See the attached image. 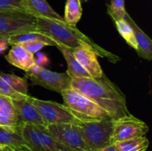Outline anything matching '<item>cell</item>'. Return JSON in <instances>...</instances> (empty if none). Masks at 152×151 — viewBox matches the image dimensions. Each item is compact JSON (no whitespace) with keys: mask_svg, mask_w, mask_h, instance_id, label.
Segmentation results:
<instances>
[{"mask_svg":"<svg viewBox=\"0 0 152 151\" xmlns=\"http://www.w3.org/2000/svg\"><path fill=\"white\" fill-rule=\"evenodd\" d=\"M5 59L13 66L27 72L36 64L34 54L28 52L21 44H13L5 56Z\"/></svg>","mask_w":152,"mask_h":151,"instance_id":"5bb4252c","label":"cell"},{"mask_svg":"<svg viewBox=\"0 0 152 151\" xmlns=\"http://www.w3.org/2000/svg\"><path fill=\"white\" fill-rule=\"evenodd\" d=\"M32 84L39 85L50 90L60 93L71 87V78L67 73H56L35 64L25 74Z\"/></svg>","mask_w":152,"mask_h":151,"instance_id":"ba28073f","label":"cell"},{"mask_svg":"<svg viewBox=\"0 0 152 151\" xmlns=\"http://www.w3.org/2000/svg\"><path fill=\"white\" fill-rule=\"evenodd\" d=\"M73 54L80 65L88 73L91 78H99L103 71L97 60V56L88 48L78 47L72 49Z\"/></svg>","mask_w":152,"mask_h":151,"instance_id":"4fadbf2b","label":"cell"},{"mask_svg":"<svg viewBox=\"0 0 152 151\" xmlns=\"http://www.w3.org/2000/svg\"><path fill=\"white\" fill-rule=\"evenodd\" d=\"M37 57H38L37 59H35V62L37 65H39V66L42 67V65H46L48 62V59L44 53H39L37 54Z\"/></svg>","mask_w":152,"mask_h":151,"instance_id":"4316f807","label":"cell"},{"mask_svg":"<svg viewBox=\"0 0 152 151\" xmlns=\"http://www.w3.org/2000/svg\"><path fill=\"white\" fill-rule=\"evenodd\" d=\"M148 132V127L146 123L130 114L113 120L111 143L145 136Z\"/></svg>","mask_w":152,"mask_h":151,"instance_id":"30bf717a","label":"cell"},{"mask_svg":"<svg viewBox=\"0 0 152 151\" xmlns=\"http://www.w3.org/2000/svg\"><path fill=\"white\" fill-rule=\"evenodd\" d=\"M45 130L72 151H89L79 124L71 123L48 124Z\"/></svg>","mask_w":152,"mask_h":151,"instance_id":"9c48e42d","label":"cell"},{"mask_svg":"<svg viewBox=\"0 0 152 151\" xmlns=\"http://www.w3.org/2000/svg\"><path fill=\"white\" fill-rule=\"evenodd\" d=\"M32 41H41L46 43L48 46H56V43L46 36L39 31H29V32L22 33L17 34V35L12 36L8 38V43L10 45L13 44H22L25 42Z\"/></svg>","mask_w":152,"mask_h":151,"instance_id":"d6986e66","label":"cell"},{"mask_svg":"<svg viewBox=\"0 0 152 151\" xmlns=\"http://www.w3.org/2000/svg\"><path fill=\"white\" fill-rule=\"evenodd\" d=\"M22 7L25 12L37 18L64 21V18L53 10L46 0H22Z\"/></svg>","mask_w":152,"mask_h":151,"instance_id":"9a60e30c","label":"cell"},{"mask_svg":"<svg viewBox=\"0 0 152 151\" xmlns=\"http://www.w3.org/2000/svg\"><path fill=\"white\" fill-rule=\"evenodd\" d=\"M28 84L25 78L14 74H0V95L12 100H22L28 96Z\"/></svg>","mask_w":152,"mask_h":151,"instance_id":"8fae6325","label":"cell"},{"mask_svg":"<svg viewBox=\"0 0 152 151\" xmlns=\"http://www.w3.org/2000/svg\"><path fill=\"white\" fill-rule=\"evenodd\" d=\"M0 126L18 130L19 119L12 99L0 95Z\"/></svg>","mask_w":152,"mask_h":151,"instance_id":"e0dca14e","label":"cell"},{"mask_svg":"<svg viewBox=\"0 0 152 151\" xmlns=\"http://www.w3.org/2000/svg\"><path fill=\"white\" fill-rule=\"evenodd\" d=\"M37 30V18L24 10L0 11V35L10 37Z\"/></svg>","mask_w":152,"mask_h":151,"instance_id":"8992f818","label":"cell"},{"mask_svg":"<svg viewBox=\"0 0 152 151\" xmlns=\"http://www.w3.org/2000/svg\"><path fill=\"white\" fill-rule=\"evenodd\" d=\"M114 22L115 23L116 28H117L119 33L123 37V39L130 47L137 50V44L136 39H135L134 35L133 30L130 25L124 19H121V20L114 21Z\"/></svg>","mask_w":152,"mask_h":151,"instance_id":"603a6c76","label":"cell"},{"mask_svg":"<svg viewBox=\"0 0 152 151\" xmlns=\"http://www.w3.org/2000/svg\"><path fill=\"white\" fill-rule=\"evenodd\" d=\"M0 146H9L27 150L25 142L18 130L0 126Z\"/></svg>","mask_w":152,"mask_h":151,"instance_id":"ffe728a7","label":"cell"},{"mask_svg":"<svg viewBox=\"0 0 152 151\" xmlns=\"http://www.w3.org/2000/svg\"><path fill=\"white\" fill-rule=\"evenodd\" d=\"M27 100L37 108L47 125L63 123L79 124L81 122L65 105L53 101L42 100L29 95Z\"/></svg>","mask_w":152,"mask_h":151,"instance_id":"52a82bcc","label":"cell"},{"mask_svg":"<svg viewBox=\"0 0 152 151\" xmlns=\"http://www.w3.org/2000/svg\"><path fill=\"white\" fill-rule=\"evenodd\" d=\"M17 113L19 126L23 124H31L45 128V121L38 112L37 108L28 102L27 98L22 100H12Z\"/></svg>","mask_w":152,"mask_h":151,"instance_id":"7c38bea8","label":"cell"},{"mask_svg":"<svg viewBox=\"0 0 152 151\" xmlns=\"http://www.w3.org/2000/svg\"><path fill=\"white\" fill-rule=\"evenodd\" d=\"M56 47L59 49L66 61L68 70L66 73L71 78H91L88 73L79 64L73 54L72 49H70L60 44H56Z\"/></svg>","mask_w":152,"mask_h":151,"instance_id":"ac0fdd59","label":"cell"},{"mask_svg":"<svg viewBox=\"0 0 152 151\" xmlns=\"http://www.w3.org/2000/svg\"><path fill=\"white\" fill-rule=\"evenodd\" d=\"M0 151H28V150L25 149H22V148L13 147L0 146Z\"/></svg>","mask_w":152,"mask_h":151,"instance_id":"83f0119b","label":"cell"},{"mask_svg":"<svg viewBox=\"0 0 152 151\" xmlns=\"http://www.w3.org/2000/svg\"><path fill=\"white\" fill-rule=\"evenodd\" d=\"M114 144L121 151H146L149 141L145 136H140L116 142Z\"/></svg>","mask_w":152,"mask_h":151,"instance_id":"7402d4cb","label":"cell"},{"mask_svg":"<svg viewBox=\"0 0 152 151\" xmlns=\"http://www.w3.org/2000/svg\"><path fill=\"white\" fill-rule=\"evenodd\" d=\"M79 125L89 151H96L112 144L113 119L110 117L96 121H81Z\"/></svg>","mask_w":152,"mask_h":151,"instance_id":"277c9868","label":"cell"},{"mask_svg":"<svg viewBox=\"0 0 152 151\" xmlns=\"http://www.w3.org/2000/svg\"><path fill=\"white\" fill-rule=\"evenodd\" d=\"M37 30L51 38L56 44H60L70 49L78 47L90 49L96 56L108 59L115 64L120 58L98 45L91 38L82 33L76 25H71L64 21L47 18H37Z\"/></svg>","mask_w":152,"mask_h":151,"instance_id":"7a4b0ae2","label":"cell"},{"mask_svg":"<svg viewBox=\"0 0 152 151\" xmlns=\"http://www.w3.org/2000/svg\"><path fill=\"white\" fill-rule=\"evenodd\" d=\"M81 1V2H86V1H88V0H80Z\"/></svg>","mask_w":152,"mask_h":151,"instance_id":"4dcf8cb0","label":"cell"},{"mask_svg":"<svg viewBox=\"0 0 152 151\" xmlns=\"http://www.w3.org/2000/svg\"><path fill=\"white\" fill-rule=\"evenodd\" d=\"M124 19L130 25L133 30L134 35L137 44V53L141 58L151 60L152 59V41L148 35L142 31V30L137 25L129 13H126Z\"/></svg>","mask_w":152,"mask_h":151,"instance_id":"2e32d148","label":"cell"},{"mask_svg":"<svg viewBox=\"0 0 152 151\" xmlns=\"http://www.w3.org/2000/svg\"><path fill=\"white\" fill-rule=\"evenodd\" d=\"M83 15V7L80 0H66L64 21L71 25H76Z\"/></svg>","mask_w":152,"mask_h":151,"instance_id":"44dd1931","label":"cell"},{"mask_svg":"<svg viewBox=\"0 0 152 151\" xmlns=\"http://www.w3.org/2000/svg\"><path fill=\"white\" fill-rule=\"evenodd\" d=\"M5 39H8V37L0 35V41H2V40H5Z\"/></svg>","mask_w":152,"mask_h":151,"instance_id":"f546056e","label":"cell"},{"mask_svg":"<svg viewBox=\"0 0 152 151\" xmlns=\"http://www.w3.org/2000/svg\"><path fill=\"white\" fill-rule=\"evenodd\" d=\"M96 151H121L117 146H116L114 144H110L108 146L102 148L100 150H98Z\"/></svg>","mask_w":152,"mask_h":151,"instance_id":"f1b7e54d","label":"cell"},{"mask_svg":"<svg viewBox=\"0 0 152 151\" xmlns=\"http://www.w3.org/2000/svg\"><path fill=\"white\" fill-rule=\"evenodd\" d=\"M28 151H72L52 137L42 127L31 124H23L19 127Z\"/></svg>","mask_w":152,"mask_h":151,"instance_id":"5b68a950","label":"cell"},{"mask_svg":"<svg viewBox=\"0 0 152 151\" xmlns=\"http://www.w3.org/2000/svg\"><path fill=\"white\" fill-rule=\"evenodd\" d=\"M107 11L113 21L124 19L127 11L125 7V0H111V4H106Z\"/></svg>","mask_w":152,"mask_h":151,"instance_id":"cb8c5ba5","label":"cell"},{"mask_svg":"<svg viewBox=\"0 0 152 151\" xmlns=\"http://www.w3.org/2000/svg\"><path fill=\"white\" fill-rule=\"evenodd\" d=\"M64 105L81 121H90L108 118V113L86 96L69 87L61 93Z\"/></svg>","mask_w":152,"mask_h":151,"instance_id":"3957f363","label":"cell"},{"mask_svg":"<svg viewBox=\"0 0 152 151\" xmlns=\"http://www.w3.org/2000/svg\"><path fill=\"white\" fill-rule=\"evenodd\" d=\"M21 45L23 46L28 52H30L32 54L37 53V52L39 51L41 49H42L45 46H48L46 43L41 41H28V42H25L24 44H22Z\"/></svg>","mask_w":152,"mask_h":151,"instance_id":"484cf974","label":"cell"},{"mask_svg":"<svg viewBox=\"0 0 152 151\" xmlns=\"http://www.w3.org/2000/svg\"><path fill=\"white\" fill-rule=\"evenodd\" d=\"M71 87L103 108L113 120L131 114L125 94L105 73L96 78H71Z\"/></svg>","mask_w":152,"mask_h":151,"instance_id":"6da1fadb","label":"cell"},{"mask_svg":"<svg viewBox=\"0 0 152 151\" xmlns=\"http://www.w3.org/2000/svg\"><path fill=\"white\" fill-rule=\"evenodd\" d=\"M12 10H24L22 0H0V11Z\"/></svg>","mask_w":152,"mask_h":151,"instance_id":"d4e9b609","label":"cell"}]
</instances>
